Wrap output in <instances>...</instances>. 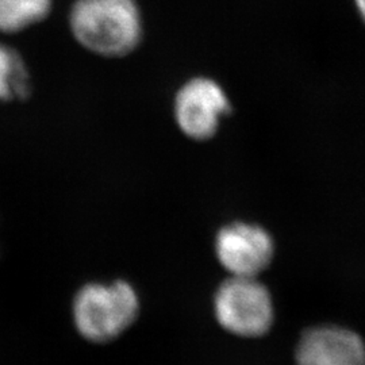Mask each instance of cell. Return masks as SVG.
Returning <instances> with one entry per match:
<instances>
[{
  "label": "cell",
  "instance_id": "1",
  "mask_svg": "<svg viewBox=\"0 0 365 365\" xmlns=\"http://www.w3.org/2000/svg\"><path fill=\"white\" fill-rule=\"evenodd\" d=\"M69 27L87 51L119 57L140 43L143 18L134 0H76L69 11Z\"/></svg>",
  "mask_w": 365,
  "mask_h": 365
},
{
  "label": "cell",
  "instance_id": "2",
  "mask_svg": "<svg viewBox=\"0 0 365 365\" xmlns=\"http://www.w3.org/2000/svg\"><path fill=\"white\" fill-rule=\"evenodd\" d=\"M140 312L137 292L118 280L110 286L91 283L81 288L73 302L78 333L92 342H108L133 325Z\"/></svg>",
  "mask_w": 365,
  "mask_h": 365
},
{
  "label": "cell",
  "instance_id": "3",
  "mask_svg": "<svg viewBox=\"0 0 365 365\" xmlns=\"http://www.w3.org/2000/svg\"><path fill=\"white\" fill-rule=\"evenodd\" d=\"M218 324L240 337H261L274 324V302L268 288L256 277L232 276L214 298Z\"/></svg>",
  "mask_w": 365,
  "mask_h": 365
},
{
  "label": "cell",
  "instance_id": "4",
  "mask_svg": "<svg viewBox=\"0 0 365 365\" xmlns=\"http://www.w3.org/2000/svg\"><path fill=\"white\" fill-rule=\"evenodd\" d=\"M230 108L226 92L209 78H191L175 98V118L180 130L197 141L211 138Z\"/></svg>",
  "mask_w": 365,
  "mask_h": 365
},
{
  "label": "cell",
  "instance_id": "5",
  "mask_svg": "<svg viewBox=\"0 0 365 365\" xmlns=\"http://www.w3.org/2000/svg\"><path fill=\"white\" fill-rule=\"evenodd\" d=\"M222 267L235 277H256L274 259L271 235L257 225L237 222L222 227L215 238Z\"/></svg>",
  "mask_w": 365,
  "mask_h": 365
},
{
  "label": "cell",
  "instance_id": "6",
  "mask_svg": "<svg viewBox=\"0 0 365 365\" xmlns=\"http://www.w3.org/2000/svg\"><path fill=\"white\" fill-rule=\"evenodd\" d=\"M297 365H365L363 339L339 327L306 330L295 352Z\"/></svg>",
  "mask_w": 365,
  "mask_h": 365
},
{
  "label": "cell",
  "instance_id": "7",
  "mask_svg": "<svg viewBox=\"0 0 365 365\" xmlns=\"http://www.w3.org/2000/svg\"><path fill=\"white\" fill-rule=\"evenodd\" d=\"M31 93L27 64L15 48L0 42V103L25 101Z\"/></svg>",
  "mask_w": 365,
  "mask_h": 365
},
{
  "label": "cell",
  "instance_id": "8",
  "mask_svg": "<svg viewBox=\"0 0 365 365\" xmlns=\"http://www.w3.org/2000/svg\"><path fill=\"white\" fill-rule=\"evenodd\" d=\"M53 0H0V31L16 34L45 21Z\"/></svg>",
  "mask_w": 365,
  "mask_h": 365
},
{
  "label": "cell",
  "instance_id": "9",
  "mask_svg": "<svg viewBox=\"0 0 365 365\" xmlns=\"http://www.w3.org/2000/svg\"><path fill=\"white\" fill-rule=\"evenodd\" d=\"M356 3H357V7H359L360 13H364V0H356Z\"/></svg>",
  "mask_w": 365,
  "mask_h": 365
}]
</instances>
